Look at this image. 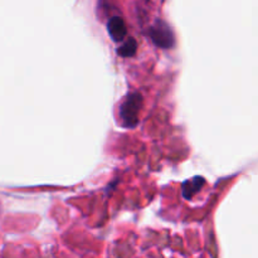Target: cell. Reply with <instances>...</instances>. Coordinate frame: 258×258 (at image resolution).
<instances>
[{
  "label": "cell",
  "instance_id": "cell-2",
  "mask_svg": "<svg viewBox=\"0 0 258 258\" xmlns=\"http://www.w3.org/2000/svg\"><path fill=\"white\" fill-rule=\"evenodd\" d=\"M150 38L154 44L163 49H170L175 44V35L169 27L168 23L164 20H156L150 28Z\"/></svg>",
  "mask_w": 258,
  "mask_h": 258
},
{
  "label": "cell",
  "instance_id": "cell-5",
  "mask_svg": "<svg viewBox=\"0 0 258 258\" xmlns=\"http://www.w3.org/2000/svg\"><path fill=\"white\" fill-rule=\"evenodd\" d=\"M136 49H138V43L134 38H130V39L126 40L122 45H120L117 49V53L123 58L133 57L136 53Z\"/></svg>",
  "mask_w": 258,
  "mask_h": 258
},
{
  "label": "cell",
  "instance_id": "cell-3",
  "mask_svg": "<svg viewBox=\"0 0 258 258\" xmlns=\"http://www.w3.org/2000/svg\"><path fill=\"white\" fill-rule=\"evenodd\" d=\"M108 34L113 42H122L126 37V24L121 17H112L107 23Z\"/></svg>",
  "mask_w": 258,
  "mask_h": 258
},
{
  "label": "cell",
  "instance_id": "cell-1",
  "mask_svg": "<svg viewBox=\"0 0 258 258\" xmlns=\"http://www.w3.org/2000/svg\"><path fill=\"white\" fill-rule=\"evenodd\" d=\"M141 105H143V97L140 93L131 92L123 97L118 108V116L122 126L127 128H134L138 126Z\"/></svg>",
  "mask_w": 258,
  "mask_h": 258
},
{
  "label": "cell",
  "instance_id": "cell-4",
  "mask_svg": "<svg viewBox=\"0 0 258 258\" xmlns=\"http://www.w3.org/2000/svg\"><path fill=\"white\" fill-rule=\"evenodd\" d=\"M206 179L203 176H193V178L188 179L181 185V193L185 199H191L202 188H203Z\"/></svg>",
  "mask_w": 258,
  "mask_h": 258
}]
</instances>
